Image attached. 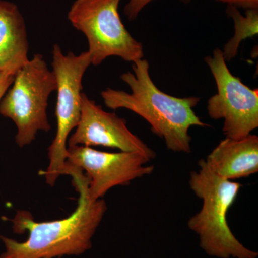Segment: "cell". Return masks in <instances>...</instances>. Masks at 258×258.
Returning <instances> with one entry per match:
<instances>
[{
    "instance_id": "6da1fadb",
    "label": "cell",
    "mask_w": 258,
    "mask_h": 258,
    "mask_svg": "<svg viewBox=\"0 0 258 258\" xmlns=\"http://www.w3.org/2000/svg\"><path fill=\"white\" fill-rule=\"evenodd\" d=\"M71 176L79 194L78 206L72 215L62 220L37 222L30 212L19 210L10 221L15 233L28 232L24 242L0 235L5 250L0 258H60L84 254L92 247L93 236L107 211L103 199L88 198L89 179L83 171L70 167Z\"/></svg>"
},
{
    "instance_id": "7a4b0ae2",
    "label": "cell",
    "mask_w": 258,
    "mask_h": 258,
    "mask_svg": "<svg viewBox=\"0 0 258 258\" xmlns=\"http://www.w3.org/2000/svg\"><path fill=\"white\" fill-rule=\"evenodd\" d=\"M133 72L120 76L131 93L107 88L101 91L105 105L113 110H129L149 123L151 131L162 139L169 150L189 154L192 126L210 127L196 114L200 97L177 98L163 92L154 84L149 74V63L142 59L132 64Z\"/></svg>"
},
{
    "instance_id": "3957f363",
    "label": "cell",
    "mask_w": 258,
    "mask_h": 258,
    "mask_svg": "<svg viewBox=\"0 0 258 258\" xmlns=\"http://www.w3.org/2000/svg\"><path fill=\"white\" fill-rule=\"evenodd\" d=\"M198 171L190 172L189 186L203 202L200 211L188 221V227L200 238L205 253L217 258H257V252L247 248L236 238L227 222V213L242 184L217 176L205 159Z\"/></svg>"
},
{
    "instance_id": "277c9868",
    "label": "cell",
    "mask_w": 258,
    "mask_h": 258,
    "mask_svg": "<svg viewBox=\"0 0 258 258\" xmlns=\"http://www.w3.org/2000/svg\"><path fill=\"white\" fill-rule=\"evenodd\" d=\"M57 90V80L41 54H35L16 74L0 100V114L14 122L15 141L23 148L31 144L39 132H48V99Z\"/></svg>"
},
{
    "instance_id": "5b68a950",
    "label": "cell",
    "mask_w": 258,
    "mask_h": 258,
    "mask_svg": "<svg viewBox=\"0 0 258 258\" xmlns=\"http://www.w3.org/2000/svg\"><path fill=\"white\" fill-rule=\"evenodd\" d=\"M52 55V71L57 80V131L48 148L49 165L41 174L47 184L53 186L64 174L68 140L81 118L83 79L91 64V58L88 51L79 55L71 52L64 55L57 44L53 45Z\"/></svg>"
},
{
    "instance_id": "8992f818",
    "label": "cell",
    "mask_w": 258,
    "mask_h": 258,
    "mask_svg": "<svg viewBox=\"0 0 258 258\" xmlns=\"http://www.w3.org/2000/svg\"><path fill=\"white\" fill-rule=\"evenodd\" d=\"M120 0H76L68 18L84 34L91 64L99 66L109 57L126 62L144 59L143 45L136 40L120 20Z\"/></svg>"
},
{
    "instance_id": "52a82bcc",
    "label": "cell",
    "mask_w": 258,
    "mask_h": 258,
    "mask_svg": "<svg viewBox=\"0 0 258 258\" xmlns=\"http://www.w3.org/2000/svg\"><path fill=\"white\" fill-rule=\"evenodd\" d=\"M216 83L217 92L208 102L209 116L224 120L225 138L240 139L258 127V89H251L230 72L220 49L205 58Z\"/></svg>"
},
{
    "instance_id": "ba28073f",
    "label": "cell",
    "mask_w": 258,
    "mask_h": 258,
    "mask_svg": "<svg viewBox=\"0 0 258 258\" xmlns=\"http://www.w3.org/2000/svg\"><path fill=\"white\" fill-rule=\"evenodd\" d=\"M152 160L137 152H106L84 146H68L66 164L86 172L89 179L88 195L96 201L115 186L130 184L134 180L150 175Z\"/></svg>"
},
{
    "instance_id": "9c48e42d",
    "label": "cell",
    "mask_w": 258,
    "mask_h": 258,
    "mask_svg": "<svg viewBox=\"0 0 258 258\" xmlns=\"http://www.w3.org/2000/svg\"><path fill=\"white\" fill-rule=\"evenodd\" d=\"M76 145L113 148L120 152L139 153L150 159L157 156L144 141L129 130L126 120L115 113L104 111L83 92L81 118L68 140V146Z\"/></svg>"
},
{
    "instance_id": "30bf717a",
    "label": "cell",
    "mask_w": 258,
    "mask_h": 258,
    "mask_svg": "<svg viewBox=\"0 0 258 258\" xmlns=\"http://www.w3.org/2000/svg\"><path fill=\"white\" fill-rule=\"evenodd\" d=\"M217 176L235 181L258 171V137L249 134L240 139L225 138L205 159Z\"/></svg>"
},
{
    "instance_id": "8fae6325",
    "label": "cell",
    "mask_w": 258,
    "mask_h": 258,
    "mask_svg": "<svg viewBox=\"0 0 258 258\" xmlns=\"http://www.w3.org/2000/svg\"><path fill=\"white\" fill-rule=\"evenodd\" d=\"M29 42L17 5L0 0V73L15 76L28 62Z\"/></svg>"
},
{
    "instance_id": "7c38bea8",
    "label": "cell",
    "mask_w": 258,
    "mask_h": 258,
    "mask_svg": "<svg viewBox=\"0 0 258 258\" xmlns=\"http://www.w3.org/2000/svg\"><path fill=\"white\" fill-rule=\"evenodd\" d=\"M226 13L233 20L235 25L234 36L225 44L222 50L226 62H230L238 53L241 42L257 35L258 10H247L243 15L235 7L227 5Z\"/></svg>"
},
{
    "instance_id": "4fadbf2b",
    "label": "cell",
    "mask_w": 258,
    "mask_h": 258,
    "mask_svg": "<svg viewBox=\"0 0 258 258\" xmlns=\"http://www.w3.org/2000/svg\"><path fill=\"white\" fill-rule=\"evenodd\" d=\"M152 1L154 0H129L128 4L125 5L124 8L125 16L130 21H133L137 18L142 10ZM180 1L184 3V4H189L191 0H180Z\"/></svg>"
},
{
    "instance_id": "5bb4252c",
    "label": "cell",
    "mask_w": 258,
    "mask_h": 258,
    "mask_svg": "<svg viewBox=\"0 0 258 258\" xmlns=\"http://www.w3.org/2000/svg\"><path fill=\"white\" fill-rule=\"evenodd\" d=\"M220 3L244 10H258V0H216Z\"/></svg>"
},
{
    "instance_id": "9a60e30c",
    "label": "cell",
    "mask_w": 258,
    "mask_h": 258,
    "mask_svg": "<svg viewBox=\"0 0 258 258\" xmlns=\"http://www.w3.org/2000/svg\"><path fill=\"white\" fill-rule=\"evenodd\" d=\"M15 76L4 73H0V100L2 99L8 88L11 86Z\"/></svg>"
}]
</instances>
